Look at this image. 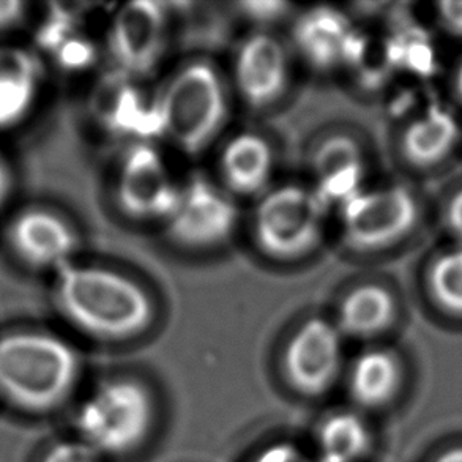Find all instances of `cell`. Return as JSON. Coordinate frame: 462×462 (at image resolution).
<instances>
[{
  "instance_id": "cell-28",
  "label": "cell",
  "mask_w": 462,
  "mask_h": 462,
  "mask_svg": "<svg viewBox=\"0 0 462 462\" xmlns=\"http://www.w3.org/2000/svg\"><path fill=\"white\" fill-rule=\"evenodd\" d=\"M254 462H308L299 448L291 444L272 445Z\"/></svg>"
},
{
  "instance_id": "cell-17",
  "label": "cell",
  "mask_w": 462,
  "mask_h": 462,
  "mask_svg": "<svg viewBox=\"0 0 462 462\" xmlns=\"http://www.w3.org/2000/svg\"><path fill=\"white\" fill-rule=\"evenodd\" d=\"M314 191L327 207L343 206L365 189L368 162L362 144L347 134L324 139L312 153Z\"/></svg>"
},
{
  "instance_id": "cell-12",
  "label": "cell",
  "mask_w": 462,
  "mask_h": 462,
  "mask_svg": "<svg viewBox=\"0 0 462 462\" xmlns=\"http://www.w3.org/2000/svg\"><path fill=\"white\" fill-rule=\"evenodd\" d=\"M409 297L426 318L461 328L462 245L439 238L420 251Z\"/></svg>"
},
{
  "instance_id": "cell-31",
  "label": "cell",
  "mask_w": 462,
  "mask_h": 462,
  "mask_svg": "<svg viewBox=\"0 0 462 462\" xmlns=\"http://www.w3.org/2000/svg\"><path fill=\"white\" fill-rule=\"evenodd\" d=\"M451 92L457 105L462 107V59L457 63L451 75Z\"/></svg>"
},
{
  "instance_id": "cell-32",
  "label": "cell",
  "mask_w": 462,
  "mask_h": 462,
  "mask_svg": "<svg viewBox=\"0 0 462 462\" xmlns=\"http://www.w3.org/2000/svg\"><path fill=\"white\" fill-rule=\"evenodd\" d=\"M434 462H462V447L445 451L444 455H440Z\"/></svg>"
},
{
  "instance_id": "cell-21",
  "label": "cell",
  "mask_w": 462,
  "mask_h": 462,
  "mask_svg": "<svg viewBox=\"0 0 462 462\" xmlns=\"http://www.w3.org/2000/svg\"><path fill=\"white\" fill-rule=\"evenodd\" d=\"M401 377L402 366L394 350L385 347L365 350L350 366V394L360 406H383L398 392Z\"/></svg>"
},
{
  "instance_id": "cell-29",
  "label": "cell",
  "mask_w": 462,
  "mask_h": 462,
  "mask_svg": "<svg viewBox=\"0 0 462 462\" xmlns=\"http://www.w3.org/2000/svg\"><path fill=\"white\" fill-rule=\"evenodd\" d=\"M14 188H16L14 169L12 162H8V158L0 152V210H4L6 204L12 200Z\"/></svg>"
},
{
  "instance_id": "cell-2",
  "label": "cell",
  "mask_w": 462,
  "mask_h": 462,
  "mask_svg": "<svg viewBox=\"0 0 462 462\" xmlns=\"http://www.w3.org/2000/svg\"><path fill=\"white\" fill-rule=\"evenodd\" d=\"M52 301L78 330L107 341L138 337L155 319L151 295L138 282L76 261L54 273Z\"/></svg>"
},
{
  "instance_id": "cell-9",
  "label": "cell",
  "mask_w": 462,
  "mask_h": 462,
  "mask_svg": "<svg viewBox=\"0 0 462 462\" xmlns=\"http://www.w3.org/2000/svg\"><path fill=\"white\" fill-rule=\"evenodd\" d=\"M237 221L231 196L204 175H193L181 183L174 210L164 223L175 244L207 250L227 242Z\"/></svg>"
},
{
  "instance_id": "cell-5",
  "label": "cell",
  "mask_w": 462,
  "mask_h": 462,
  "mask_svg": "<svg viewBox=\"0 0 462 462\" xmlns=\"http://www.w3.org/2000/svg\"><path fill=\"white\" fill-rule=\"evenodd\" d=\"M152 423L151 393L130 379L103 383L78 413L82 440L98 455H124L138 448L149 436Z\"/></svg>"
},
{
  "instance_id": "cell-26",
  "label": "cell",
  "mask_w": 462,
  "mask_h": 462,
  "mask_svg": "<svg viewBox=\"0 0 462 462\" xmlns=\"http://www.w3.org/2000/svg\"><path fill=\"white\" fill-rule=\"evenodd\" d=\"M434 23L447 37L462 43V0H444L436 4Z\"/></svg>"
},
{
  "instance_id": "cell-18",
  "label": "cell",
  "mask_w": 462,
  "mask_h": 462,
  "mask_svg": "<svg viewBox=\"0 0 462 462\" xmlns=\"http://www.w3.org/2000/svg\"><path fill=\"white\" fill-rule=\"evenodd\" d=\"M294 42L308 65L320 71L349 63L356 43L346 16L331 6L303 13L294 27Z\"/></svg>"
},
{
  "instance_id": "cell-7",
  "label": "cell",
  "mask_w": 462,
  "mask_h": 462,
  "mask_svg": "<svg viewBox=\"0 0 462 462\" xmlns=\"http://www.w3.org/2000/svg\"><path fill=\"white\" fill-rule=\"evenodd\" d=\"M462 151V126L457 116L442 107H428L402 120L393 138L396 162L404 180L428 187L453 174Z\"/></svg>"
},
{
  "instance_id": "cell-23",
  "label": "cell",
  "mask_w": 462,
  "mask_h": 462,
  "mask_svg": "<svg viewBox=\"0 0 462 462\" xmlns=\"http://www.w3.org/2000/svg\"><path fill=\"white\" fill-rule=\"evenodd\" d=\"M434 231L440 240L462 245V172H453L432 191Z\"/></svg>"
},
{
  "instance_id": "cell-4",
  "label": "cell",
  "mask_w": 462,
  "mask_h": 462,
  "mask_svg": "<svg viewBox=\"0 0 462 462\" xmlns=\"http://www.w3.org/2000/svg\"><path fill=\"white\" fill-rule=\"evenodd\" d=\"M156 101L162 136L188 155L206 151L227 119L225 84L215 67L204 60L179 69Z\"/></svg>"
},
{
  "instance_id": "cell-15",
  "label": "cell",
  "mask_w": 462,
  "mask_h": 462,
  "mask_svg": "<svg viewBox=\"0 0 462 462\" xmlns=\"http://www.w3.org/2000/svg\"><path fill=\"white\" fill-rule=\"evenodd\" d=\"M238 94L251 107H267L282 98L289 84L286 50L273 35L257 32L245 40L234 60Z\"/></svg>"
},
{
  "instance_id": "cell-10",
  "label": "cell",
  "mask_w": 462,
  "mask_h": 462,
  "mask_svg": "<svg viewBox=\"0 0 462 462\" xmlns=\"http://www.w3.org/2000/svg\"><path fill=\"white\" fill-rule=\"evenodd\" d=\"M179 193L180 185L151 143L138 141L126 149L116 177V200L128 218L166 221Z\"/></svg>"
},
{
  "instance_id": "cell-11",
  "label": "cell",
  "mask_w": 462,
  "mask_h": 462,
  "mask_svg": "<svg viewBox=\"0 0 462 462\" xmlns=\"http://www.w3.org/2000/svg\"><path fill=\"white\" fill-rule=\"evenodd\" d=\"M166 46V12L158 2L120 6L107 31V51L116 73L141 79L158 67Z\"/></svg>"
},
{
  "instance_id": "cell-1",
  "label": "cell",
  "mask_w": 462,
  "mask_h": 462,
  "mask_svg": "<svg viewBox=\"0 0 462 462\" xmlns=\"http://www.w3.org/2000/svg\"><path fill=\"white\" fill-rule=\"evenodd\" d=\"M337 208L344 244L360 256L421 251L434 232L431 189L404 179L365 188Z\"/></svg>"
},
{
  "instance_id": "cell-14",
  "label": "cell",
  "mask_w": 462,
  "mask_h": 462,
  "mask_svg": "<svg viewBox=\"0 0 462 462\" xmlns=\"http://www.w3.org/2000/svg\"><path fill=\"white\" fill-rule=\"evenodd\" d=\"M409 294L387 280H368L349 289L337 307V330L343 337L374 339L396 328L404 318Z\"/></svg>"
},
{
  "instance_id": "cell-13",
  "label": "cell",
  "mask_w": 462,
  "mask_h": 462,
  "mask_svg": "<svg viewBox=\"0 0 462 462\" xmlns=\"http://www.w3.org/2000/svg\"><path fill=\"white\" fill-rule=\"evenodd\" d=\"M282 366L289 383L299 393H325L333 387L343 366L341 331L325 319H308L289 339Z\"/></svg>"
},
{
  "instance_id": "cell-30",
  "label": "cell",
  "mask_w": 462,
  "mask_h": 462,
  "mask_svg": "<svg viewBox=\"0 0 462 462\" xmlns=\"http://www.w3.org/2000/svg\"><path fill=\"white\" fill-rule=\"evenodd\" d=\"M286 4H275V2H253V4H246L244 5L245 14H248L253 19H259V21H272V19L280 18L282 14V10L286 8Z\"/></svg>"
},
{
  "instance_id": "cell-19",
  "label": "cell",
  "mask_w": 462,
  "mask_h": 462,
  "mask_svg": "<svg viewBox=\"0 0 462 462\" xmlns=\"http://www.w3.org/2000/svg\"><path fill=\"white\" fill-rule=\"evenodd\" d=\"M132 79L116 73V79L107 86L103 100L98 101V117L107 130L117 134L138 136L149 143L152 136L162 134L158 101H147Z\"/></svg>"
},
{
  "instance_id": "cell-6",
  "label": "cell",
  "mask_w": 462,
  "mask_h": 462,
  "mask_svg": "<svg viewBox=\"0 0 462 462\" xmlns=\"http://www.w3.org/2000/svg\"><path fill=\"white\" fill-rule=\"evenodd\" d=\"M328 207L312 188L282 185L263 194L254 212V238L265 256L295 261L318 246Z\"/></svg>"
},
{
  "instance_id": "cell-8",
  "label": "cell",
  "mask_w": 462,
  "mask_h": 462,
  "mask_svg": "<svg viewBox=\"0 0 462 462\" xmlns=\"http://www.w3.org/2000/svg\"><path fill=\"white\" fill-rule=\"evenodd\" d=\"M6 250L32 272L56 273L75 263L79 246L76 229L50 207L27 206L13 213L4 229Z\"/></svg>"
},
{
  "instance_id": "cell-16",
  "label": "cell",
  "mask_w": 462,
  "mask_h": 462,
  "mask_svg": "<svg viewBox=\"0 0 462 462\" xmlns=\"http://www.w3.org/2000/svg\"><path fill=\"white\" fill-rule=\"evenodd\" d=\"M44 67L33 48L0 43V133L24 125L37 107Z\"/></svg>"
},
{
  "instance_id": "cell-20",
  "label": "cell",
  "mask_w": 462,
  "mask_h": 462,
  "mask_svg": "<svg viewBox=\"0 0 462 462\" xmlns=\"http://www.w3.org/2000/svg\"><path fill=\"white\" fill-rule=\"evenodd\" d=\"M219 171L227 191L238 196L263 193L273 172V151L263 136L242 133L223 149Z\"/></svg>"
},
{
  "instance_id": "cell-24",
  "label": "cell",
  "mask_w": 462,
  "mask_h": 462,
  "mask_svg": "<svg viewBox=\"0 0 462 462\" xmlns=\"http://www.w3.org/2000/svg\"><path fill=\"white\" fill-rule=\"evenodd\" d=\"M94 54L92 43L76 29L69 37L63 38L48 56L54 60L59 69L65 71H79L92 63Z\"/></svg>"
},
{
  "instance_id": "cell-3",
  "label": "cell",
  "mask_w": 462,
  "mask_h": 462,
  "mask_svg": "<svg viewBox=\"0 0 462 462\" xmlns=\"http://www.w3.org/2000/svg\"><path fill=\"white\" fill-rule=\"evenodd\" d=\"M79 356L50 331L21 327L0 333V398L23 412L46 413L69 400Z\"/></svg>"
},
{
  "instance_id": "cell-22",
  "label": "cell",
  "mask_w": 462,
  "mask_h": 462,
  "mask_svg": "<svg viewBox=\"0 0 462 462\" xmlns=\"http://www.w3.org/2000/svg\"><path fill=\"white\" fill-rule=\"evenodd\" d=\"M369 444L368 428L356 413H333L319 428V447L327 462H356Z\"/></svg>"
},
{
  "instance_id": "cell-27",
  "label": "cell",
  "mask_w": 462,
  "mask_h": 462,
  "mask_svg": "<svg viewBox=\"0 0 462 462\" xmlns=\"http://www.w3.org/2000/svg\"><path fill=\"white\" fill-rule=\"evenodd\" d=\"M29 4L23 0H0V35H6L24 24Z\"/></svg>"
},
{
  "instance_id": "cell-25",
  "label": "cell",
  "mask_w": 462,
  "mask_h": 462,
  "mask_svg": "<svg viewBox=\"0 0 462 462\" xmlns=\"http://www.w3.org/2000/svg\"><path fill=\"white\" fill-rule=\"evenodd\" d=\"M40 462H98V453L84 440H65L52 445Z\"/></svg>"
}]
</instances>
